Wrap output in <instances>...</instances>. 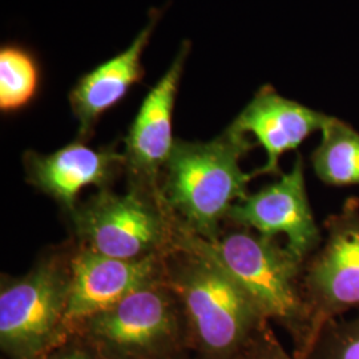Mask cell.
<instances>
[{
	"mask_svg": "<svg viewBox=\"0 0 359 359\" xmlns=\"http://www.w3.org/2000/svg\"><path fill=\"white\" fill-rule=\"evenodd\" d=\"M23 165L27 182L51 197L69 215L84 188H112L116 180L124 175V154L115 144L96 149L76 140L52 154L27 151Z\"/></svg>",
	"mask_w": 359,
	"mask_h": 359,
	"instance_id": "8fae6325",
	"label": "cell"
},
{
	"mask_svg": "<svg viewBox=\"0 0 359 359\" xmlns=\"http://www.w3.org/2000/svg\"><path fill=\"white\" fill-rule=\"evenodd\" d=\"M75 243L47 250L20 277L1 276L0 347L8 359H41L69 337L65 313Z\"/></svg>",
	"mask_w": 359,
	"mask_h": 359,
	"instance_id": "277c9868",
	"label": "cell"
},
{
	"mask_svg": "<svg viewBox=\"0 0 359 359\" xmlns=\"http://www.w3.org/2000/svg\"><path fill=\"white\" fill-rule=\"evenodd\" d=\"M168 359H198L194 354H193L192 351H185V353H181V354H177V355H175V357H170V358Z\"/></svg>",
	"mask_w": 359,
	"mask_h": 359,
	"instance_id": "d6986e66",
	"label": "cell"
},
{
	"mask_svg": "<svg viewBox=\"0 0 359 359\" xmlns=\"http://www.w3.org/2000/svg\"><path fill=\"white\" fill-rule=\"evenodd\" d=\"M327 118L322 112L283 97L271 86H264L231 126L252 135L266 152V163L252 172L255 179L265 175L280 177L283 154L297 151L313 133L321 132Z\"/></svg>",
	"mask_w": 359,
	"mask_h": 359,
	"instance_id": "7c38bea8",
	"label": "cell"
},
{
	"mask_svg": "<svg viewBox=\"0 0 359 359\" xmlns=\"http://www.w3.org/2000/svg\"><path fill=\"white\" fill-rule=\"evenodd\" d=\"M323 229L326 238L305 261L302 276L310 351L329 322L359 306L358 197L347 198L338 213L325 219Z\"/></svg>",
	"mask_w": 359,
	"mask_h": 359,
	"instance_id": "52a82bcc",
	"label": "cell"
},
{
	"mask_svg": "<svg viewBox=\"0 0 359 359\" xmlns=\"http://www.w3.org/2000/svg\"><path fill=\"white\" fill-rule=\"evenodd\" d=\"M41 65L35 52L18 43L0 48V111L11 115L26 109L41 88Z\"/></svg>",
	"mask_w": 359,
	"mask_h": 359,
	"instance_id": "9a60e30c",
	"label": "cell"
},
{
	"mask_svg": "<svg viewBox=\"0 0 359 359\" xmlns=\"http://www.w3.org/2000/svg\"><path fill=\"white\" fill-rule=\"evenodd\" d=\"M257 147L229 126L210 142L176 139L164 168L160 193L180 224L208 243H216L231 208L243 201L253 173L241 161Z\"/></svg>",
	"mask_w": 359,
	"mask_h": 359,
	"instance_id": "7a4b0ae2",
	"label": "cell"
},
{
	"mask_svg": "<svg viewBox=\"0 0 359 359\" xmlns=\"http://www.w3.org/2000/svg\"><path fill=\"white\" fill-rule=\"evenodd\" d=\"M191 52V41H182L164 76L142 100L124 137V175L127 187L160 193V182L173 151V114L181 77Z\"/></svg>",
	"mask_w": 359,
	"mask_h": 359,
	"instance_id": "ba28073f",
	"label": "cell"
},
{
	"mask_svg": "<svg viewBox=\"0 0 359 359\" xmlns=\"http://www.w3.org/2000/svg\"><path fill=\"white\" fill-rule=\"evenodd\" d=\"M314 175L329 187H359V132L329 116L321 142L310 156Z\"/></svg>",
	"mask_w": 359,
	"mask_h": 359,
	"instance_id": "5bb4252c",
	"label": "cell"
},
{
	"mask_svg": "<svg viewBox=\"0 0 359 359\" xmlns=\"http://www.w3.org/2000/svg\"><path fill=\"white\" fill-rule=\"evenodd\" d=\"M164 276V258L118 259L75 243L65 313L68 334L76 333L84 322Z\"/></svg>",
	"mask_w": 359,
	"mask_h": 359,
	"instance_id": "30bf717a",
	"label": "cell"
},
{
	"mask_svg": "<svg viewBox=\"0 0 359 359\" xmlns=\"http://www.w3.org/2000/svg\"><path fill=\"white\" fill-rule=\"evenodd\" d=\"M226 225L248 228L268 237L286 236V248L306 261L321 246L322 233L309 203L302 156L297 154L289 173H283L276 182L248 194L233 206Z\"/></svg>",
	"mask_w": 359,
	"mask_h": 359,
	"instance_id": "9c48e42d",
	"label": "cell"
},
{
	"mask_svg": "<svg viewBox=\"0 0 359 359\" xmlns=\"http://www.w3.org/2000/svg\"><path fill=\"white\" fill-rule=\"evenodd\" d=\"M41 359H104L81 334H71Z\"/></svg>",
	"mask_w": 359,
	"mask_h": 359,
	"instance_id": "ac0fdd59",
	"label": "cell"
},
{
	"mask_svg": "<svg viewBox=\"0 0 359 359\" xmlns=\"http://www.w3.org/2000/svg\"><path fill=\"white\" fill-rule=\"evenodd\" d=\"M160 19L161 11L152 8L147 26L126 51L77 79L68 93L72 115L79 124L76 140L87 142L92 139L100 117L121 103L129 90L142 83L145 77L142 55Z\"/></svg>",
	"mask_w": 359,
	"mask_h": 359,
	"instance_id": "4fadbf2b",
	"label": "cell"
},
{
	"mask_svg": "<svg viewBox=\"0 0 359 359\" xmlns=\"http://www.w3.org/2000/svg\"><path fill=\"white\" fill-rule=\"evenodd\" d=\"M76 333L104 359H168L191 351L185 316L165 276L84 322Z\"/></svg>",
	"mask_w": 359,
	"mask_h": 359,
	"instance_id": "8992f818",
	"label": "cell"
},
{
	"mask_svg": "<svg viewBox=\"0 0 359 359\" xmlns=\"http://www.w3.org/2000/svg\"><path fill=\"white\" fill-rule=\"evenodd\" d=\"M308 359H359V317L351 321L329 322Z\"/></svg>",
	"mask_w": 359,
	"mask_h": 359,
	"instance_id": "2e32d148",
	"label": "cell"
},
{
	"mask_svg": "<svg viewBox=\"0 0 359 359\" xmlns=\"http://www.w3.org/2000/svg\"><path fill=\"white\" fill-rule=\"evenodd\" d=\"M164 268L185 316L193 354L198 359H241L269 321L205 240L181 225L179 248L164 258Z\"/></svg>",
	"mask_w": 359,
	"mask_h": 359,
	"instance_id": "6da1fadb",
	"label": "cell"
},
{
	"mask_svg": "<svg viewBox=\"0 0 359 359\" xmlns=\"http://www.w3.org/2000/svg\"><path fill=\"white\" fill-rule=\"evenodd\" d=\"M72 240L81 248L118 259L165 258L179 248L180 222L161 193L127 187L97 191L67 215Z\"/></svg>",
	"mask_w": 359,
	"mask_h": 359,
	"instance_id": "5b68a950",
	"label": "cell"
},
{
	"mask_svg": "<svg viewBox=\"0 0 359 359\" xmlns=\"http://www.w3.org/2000/svg\"><path fill=\"white\" fill-rule=\"evenodd\" d=\"M241 359H295L283 348L269 322L265 323L246 347Z\"/></svg>",
	"mask_w": 359,
	"mask_h": 359,
	"instance_id": "e0dca14e",
	"label": "cell"
},
{
	"mask_svg": "<svg viewBox=\"0 0 359 359\" xmlns=\"http://www.w3.org/2000/svg\"><path fill=\"white\" fill-rule=\"evenodd\" d=\"M208 245L265 318L278 323L292 337L293 357L308 358L310 314L302 285L305 261L280 244L277 237L243 226L226 225L217 241Z\"/></svg>",
	"mask_w": 359,
	"mask_h": 359,
	"instance_id": "3957f363",
	"label": "cell"
}]
</instances>
